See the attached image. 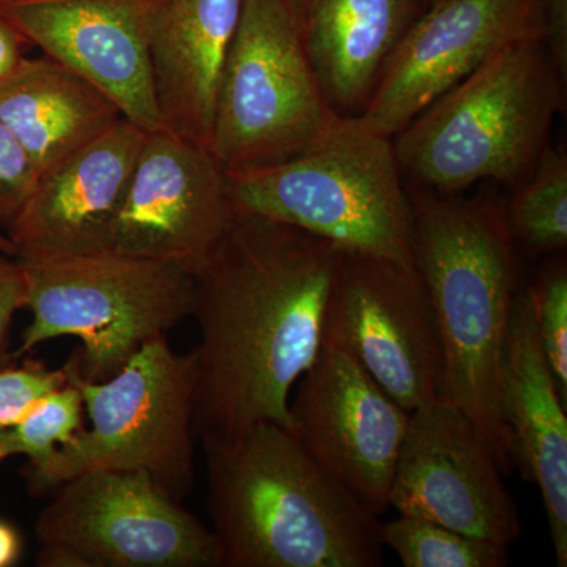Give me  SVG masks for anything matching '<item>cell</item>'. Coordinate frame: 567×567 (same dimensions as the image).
I'll return each mask as SVG.
<instances>
[{
    "label": "cell",
    "mask_w": 567,
    "mask_h": 567,
    "mask_svg": "<svg viewBox=\"0 0 567 567\" xmlns=\"http://www.w3.org/2000/svg\"><path fill=\"white\" fill-rule=\"evenodd\" d=\"M344 249L238 213L194 278L199 443L275 423L292 431L290 393L323 349L324 312Z\"/></svg>",
    "instance_id": "cell-1"
},
{
    "label": "cell",
    "mask_w": 567,
    "mask_h": 567,
    "mask_svg": "<svg viewBox=\"0 0 567 567\" xmlns=\"http://www.w3.org/2000/svg\"><path fill=\"white\" fill-rule=\"evenodd\" d=\"M406 189L413 265L427 290L442 342L443 398L473 421L507 475L516 454L499 394L520 270L505 205L410 185Z\"/></svg>",
    "instance_id": "cell-2"
},
{
    "label": "cell",
    "mask_w": 567,
    "mask_h": 567,
    "mask_svg": "<svg viewBox=\"0 0 567 567\" xmlns=\"http://www.w3.org/2000/svg\"><path fill=\"white\" fill-rule=\"evenodd\" d=\"M200 446L223 567L383 565L379 516L328 475L289 429L264 423Z\"/></svg>",
    "instance_id": "cell-3"
},
{
    "label": "cell",
    "mask_w": 567,
    "mask_h": 567,
    "mask_svg": "<svg viewBox=\"0 0 567 567\" xmlns=\"http://www.w3.org/2000/svg\"><path fill=\"white\" fill-rule=\"evenodd\" d=\"M543 35L503 48L393 137L406 185L454 196L477 182L520 185L565 106Z\"/></svg>",
    "instance_id": "cell-4"
},
{
    "label": "cell",
    "mask_w": 567,
    "mask_h": 567,
    "mask_svg": "<svg viewBox=\"0 0 567 567\" xmlns=\"http://www.w3.org/2000/svg\"><path fill=\"white\" fill-rule=\"evenodd\" d=\"M227 178L238 213L297 227L344 251L413 265L412 205L393 137L358 115H339L293 158Z\"/></svg>",
    "instance_id": "cell-5"
},
{
    "label": "cell",
    "mask_w": 567,
    "mask_h": 567,
    "mask_svg": "<svg viewBox=\"0 0 567 567\" xmlns=\"http://www.w3.org/2000/svg\"><path fill=\"white\" fill-rule=\"evenodd\" d=\"M69 382L81 393L91 429H82L47 462L25 465L29 491L50 495L59 484L93 470L144 473L185 502L196 486V361L158 336L102 382L82 377L76 357Z\"/></svg>",
    "instance_id": "cell-6"
},
{
    "label": "cell",
    "mask_w": 567,
    "mask_h": 567,
    "mask_svg": "<svg viewBox=\"0 0 567 567\" xmlns=\"http://www.w3.org/2000/svg\"><path fill=\"white\" fill-rule=\"evenodd\" d=\"M18 262L32 320L13 360L73 336L82 342L76 357L82 377L102 382L145 342L192 317L194 278L175 265L117 252Z\"/></svg>",
    "instance_id": "cell-7"
},
{
    "label": "cell",
    "mask_w": 567,
    "mask_h": 567,
    "mask_svg": "<svg viewBox=\"0 0 567 567\" xmlns=\"http://www.w3.org/2000/svg\"><path fill=\"white\" fill-rule=\"evenodd\" d=\"M289 0H245L216 93L210 152L227 174L271 166L315 145L339 118Z\"/></svg>",
    "instance_id": "cell-8"
},
{
    "label": "cell",
    "mask_w": 567,
    "mask_h": 567,
    "mask_svg": "<svg viewBox=\"0 0 567 567\" xmlns=\"http://www.w3.org/2000/svg\"><path fill=\"white\" fill-rule=\"evenodd\" d=\"M40 511L43 567H223L212 528L144 473L93 470Z\"/></svg>",
    "instance_id": "cell-9"
},
{
    "label": "cell",
    "mask_w": 567,
    "mask_h": 567,
    "mask_svg": "<svg viewBox=\"0 0 567 567\" xmlns=\"http://www.w3.org/2000/svg\"><path fill=\"white\" fill-rule=\"evenodd\" d=\"M323 346L344 350L409 413L443 398V350L434 309L413 265L344 251Z\"/></svg>",
    "instance_id": "cell-10"
},
{
    "label": "cell",
    "mask_w": 567,
    "mask_h": 567,
    "mask_svg": "<svg viewBox=\"0 0 567 567\" xmlns=\"http://www.w3.org/2000/svg\"><path fill=\"white\" fill-rule=\"evenodd\" d=\"M226 171L203 145L147 133L112 224L107 252L175 265L196 275L235 221Z\"/></svg>",
    "instance_id": "cell-11"
},
{
    "label": "cell",
    "mask_w": 567,
    "mask_h": 567,
    "mask_svg": "<svg viewBox=\"0 0 567 567\" xmlns=\"http://www.w3.org/2000/svg\"><path fill=\"white\" fill-rule=\"evenodd\" d=\"M292 434L375 516L390 507L410 413L344 350L323 346L290 402Z\"/></svg>",
    "instance_id": "cell-12"
},
{
    "label": "cell",
    "mask_w": 567,
    "mask_h": 567,
    "mask_svg": "<svg viewBox=\"0 0 567 567\" xmlns=\"http://www.w3.org/2000/svg\"><path fill=\"white\" fill-rule=\"evenodd\" d=\"M390 506L503 547L522 533L498 462L473 421L445 398L410 413Z\"/></svg>",
    "instance_id": "cell-13"
},
{
    "label": "cell",
    "mask_w": 567,
    "mask_h": 567,
    "mask_svg": "<svg viewBox=\"0 0 567 567\" xmlns=\"http://www.w3.org/2000/svg\"><path fill=\"white\" fill-rule=\"evenodd\" d=\"M544 0H432L410 25L358 117L394 137L503 48L543 35Z\"/></svg>",
    "instance_id": "cell-14"
},
{
    "label": "cell",
    "mask_w": 567,
    "mask_h": 567,
    "mask_svg": "<svg viewBox=\"0 0 567 567\" xmlns=\"http://www.w3.org/2000/svg\"><path fill=\"white\" fill-rule=\"evenodd\" d=\"M155 0H0V14L29 44L76 71L144 132L163 130L153 89Z\"/></svg>",
    "instance_id": "cell-15"
},
{
    "label": "cell",
    "mask_w": 567,
    "mask_h": 567,
    "mask_svg": "<svg viewBox=\"0 0 567 567\" xmlns=\"http://www.w3.org/2000/svg\"><path fill=\"white\" fill-rule=\"evenodd\" d=\"M147 133L123 117L40 174L6 230L14 259L55 260L107 252L112 224Z\"/></svg>",
    "instance_id": "cell-16"
},
{
    "label": "cell",
    "mask_w": 567,
    "mask_h": 567,
    "mask_svg": "<svg viewBox=\"0 0 567 567\" xmlns=\"http://www.w3.org/2000/svg\"><path fill=\"white\" fill-rule=\"evenodd\" d=\"M502 413L516 465L543 496L558 566H567L566 402L537 336L535 308L518 289L511 309L502 368Z\"/></svg>",
    "instance_id": "cell-17"
},
{
    "label": "cell",
    "mask_w": 567,
    "mask_h": 567,
    "mask_svg": "<svg viewBox=\"0 0 567 567\" xmlns=\"http://www.w3.org/2000/svg\"><path fill=\"white\" fill-rule=\"evenodd\" d=\"M245 0H155L153 89L163 130L210 151L216 93Z\"/></svg>",
    "instance_id": "cell-18"
},
{
    "label": "cell",
    "mask_w": 567,
    "mask_h": 567,
    "mask_svg": "<svg viewBox=\"0 0 567 567\" xmlns=\"http://www.w3.org/2000/svg\"><path fill=\"white\" fill-rule=\"evenodd\" d=\"M423 0H311L303 18L309 61L328 102L360 115Z\"/></svg>",
    "instance_id": "cell-19"
},
{
    "label": "cell",
    "mask_w": 567,
    "mask_h": 567,
    "mask_svg": "<svg viewBox=\"0 0 567 567\" xmlns=\"http://www.w3.org/2000/svg\"><path fill=\"white\" fill-rule=\"evenodd\" d=\"M123 118L95 84L43 55L24 58L0 80V121L20 141L37 175L80 151Z\"/></svg>",
    "instance_id": "cell-20"
},
{
    "label": "cell",
    "mask_w": 567,
    "mask_h": 567,
    "mask_svg": "<svg viewBox=\"0 0 567 567\" xmlns=\"http://www.w3.org/2000/svg\"><path fill=\"white\" fill-rule=\"evenodd\" d=\"M505 207L516 245L533 254L563 251L567 246V158L547 145L535 169Z\"/></svg>",
    "instance_id": "cell-21"
},
{
    "label": "cell",
    "mask_w": 567,
    "mask_h": 567,
    "mask_svg": "<svg viewBox=\"0 0 567 567\" xmlns=\"http://www.w3.org/2000/svg\"><path fill=\"white\" fill-rule=\"evenodd\" d=\"M383 546L405 567H505L509 547L462 535L425 518L399 514L382 524Z\"/></svg>",
    "instance_id": "cell-22"
},
{
    "label": "cell",
    "mask_w": 567,
    "mask_h": 567,
    "mask_svg": "<svg viewBox=\"0 0 567 567\" xmlns=\"http://www.w3.org/2000/svg\"><path fill=\"white\" fill-rule=\"evenodd\" d=\"M84 402L73 383L41 399L20 423L0 431V462L14 456L40 465L84 429Z\"/></svg>",
    "instance_id": "cell-23"
},
{
    "label": "cell",
    "mask_w": 567,
    "mask_h": 567,
    "mask_svg": "<svg viewBox=\"0 0 567 567\" xmlns=\"http://www.w3.org/2000/svg\"><path fill=\"white\" fill-rule=\"evenodd\" d=\"M535 308L537 336L555 382L567 401V270L551 265L528 287Z\"/></svg>",
    "instance_id": "cell-24"
},
{
    "label": "cell",
    "mask_w": 567,
    "mask_h": 567,
    "mask_svg": "<svg viewBox=\"0 0 567 567\" xmlns=\"http://www.w3.org/2000/svg\"><path fill=\"white\" fill-rule=\"evenodd\" d=\"M69 383V365L48 369L40 361H24L0 368V431L22 417L52 391Z\"/></svg>",
    "instance_id": "cell-25"
},
{
    "label": "cell",
    "mask_w": 567,
    "mask_h": 567,
    "mask_svg": "<svg viewBox=\"0 0 567 567\" xmlns=\"http://www.w3.org/2000/svg\"><path fill=\"white\" fill-rule=\"evenodd\" d=\"M28 153L9 126L0 121V229L17 218L37 182Z\"/></svg>",
    "instance_id": "cell-26"
},
{
    "label": "cell",
    "mask_w": 567,
    "mask_h": 567,
    "mask_svg": "<svg viewBox=\"0 0 567 567\" xmlns=\"http://www.w3.org/2000/svg\"><path fill=\"white\" fill-rule=\"evenodd\" d=\"M25 308V278L14 257L0 252V363L9 358L14 316Z\"/></svg>",
    "instance_id": "cell-27"
},
{
    "label": "cell",
    "mask_w": 567,
    "mask_h": 567,
    "mask_svg": "<svg viewBox=\"0 0 567 567\" xmlns=\"http://www.w3.org/2000/svg\"><path fill=\"white\" fill-rule=\"evenodd\" d=\"M28 40L6 17L0 14V80L20 65Z\"/></svg>",
    "instance_id": "cell-28"
},
{
    "label": "cell",
    "mask_w": 567,
    "mask_h": 567,
    "mask_svg": "<svg viewBox=\"0 0 567 567\" xmlns=\"http://www.w3.org/2000/svg\"><path fill=\"white\" fill-rule=\"evenodd\" d=\"M22 555L20 529L0 518V567L18 565Z\"/></svg>",
    "instance_id": "cell-29"
},
{
    "label": "cell",
    "mask_w": 567,
    "mask_h": 567,
    "mask_svg": "<svg viewBox=\"0 0 567 567\" xmlns=\"http://www.w3.org/2000/svg\"><path fill=\"white\" fill-rule=\"evenodd\" d=\"M311 0H289L290 6L293 7V10L297 11L298 17L301 18V24H303V18L306 10H308V6Z\"/></svg>",
    "instance_id": "cell-30"
},
{
    "label": "cell",
    "mask_w": 567,
    "mask_h": 567,
    "mask_svg": "<svg viewBox=\"0 0 567 567\" xmlns=\"http://www.w3.org/2000/svg\"><path fill=\"white\" fill-rule=\"evenodd\" d=\"M0 252L7 256L14 257V246L11 244L10 238L6 234L0 233Z\"/></svg>",
    "instance_id": "cell-31"
}]
</instances>
